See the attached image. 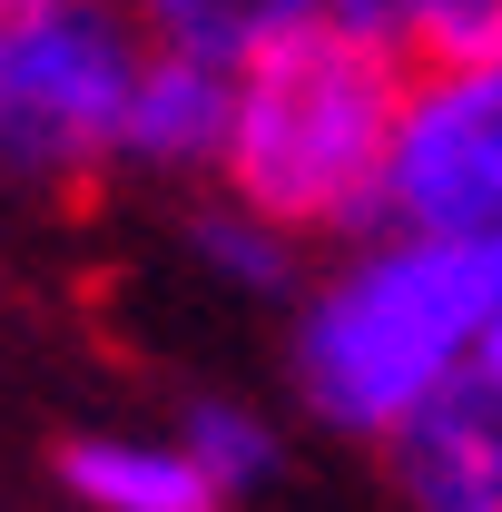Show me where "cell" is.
Segmentation results:
<instances>
[{
    "label": "cell",
    "instance_id": "cell-1",
    "mask_svg": "<svg viewBox=\"0 0 502 512\" xmlns=\"http://www.w3.org/2000/svg\"><path fill=\"white\" fill-rule=\"evenodd\" d=\"M404 109V10L394 0H345L315 10L286 0L276 30L247 50L227 79V148H217V188L237 217L296 237H375V188L384 148Z\"/></svg>",
    "mask_w": 502,
    "mask_h": 512
},
{
    "label": "cell",
    "instance_id": "cell-2",
    "mask_svg": "<svg viewBox=\"0 0 502 512\" xmlns=\"http://www.w3.org/2000/svg\"><path fill=\"white\" fill-rule=\"evenodd\" d=\"M502 316V247L365 237L296 316V394L315 424L384 444Z\"/></svg>",
    "mask_w": 502,
    "mask_h": 512
},
{
    "label": "cell",
    "instance_id": "cell-3",
    "mask_svg": "<svg viewBox=\"0 0 502 512\" xmlns=\"http://www.w3.org/2000/svg\"><path fill=\"white\" fill-rule=\"evenodd\" d=\"M128 79H138V20L99 0H30L0 40V168L69 188L119 158Z\"/></svg>",
    "mask_w": 502,
    "mask_h": 512
},
{
    "label": "cell",
    "instance_id": "cell-4",
    "mask_svg": "<svg viewBox=\"0 0 502 512\" xmlns=\"http://www.w3.org/2000/svg\"><path fill=\"white\" fill-rule=\"evenodd\" d=\"M375 237L502 247V60L493 69H404V109L384 148Z\"/></svg>",
    "mask_w": 502,
    "mask_h": 512
},
{
    "label": "cell",
    "instance_id": "cell-5",
    "mask_svg": "<svg viewBox=\"0 0 502 512\" xmlns=\"http://www.w3.org/2000/svg\"><path fill=\"white\" fill-rule=\"evenodd\" d=\"M384 463L414 512H502V355H463L384 434Z\"/></svg>",
    "mask_w": 502,
    "mask_h": 512
},
{
    "label": "cell",
    "instance_id": "cell-6",
    "mask_svg": "<svg viewBox=\"0 0 502 512\" xmlns=\"http://www.w3.org/2000/svg\"><path fill=\"white\" fill-rule=\"evenodd\" d=\"M217 148H227V79L178 60V50H148V40H138L119 158L158 168V178H188V168H217Z\"/></svg>",
    "mask_w": 502,
    "mask_h": 512
},
{
    "label": "cell",
    "instance_id": "cell-7",
    "mask_svg": "<svg viewBox=\"0 0 502 512\" xmlns=\"http://www.w3.org/2000/svg\"><path fill=\"white\" fill-rule=\"evenodd\" d=\"M50 473H60L69 503H89V512H227L188 473L178 444H138V434H69L50 453Z\"/></svg>",
    "mask_w": 502,
    "mask_h": 512
},
{
    "label": "cell",
    "instance_id": "cell-8",
    "mask_svg": "<svg viewBox=\"0 0 502 512\" xmlns=\"http://www.w3.org/2000/svg\"><path fill=\"white\" fill-rule=\"evenodd\" d=\"M178 453H188V473L217 503H237V493H256V483L276 473V424H266L256 404H237V394H188Z\"/></svg>",
    "mask_w": 502,
    "mask_h": 512
},
{
    "label": "cell",
    "instance_id": "cell-9",
    "mask_svg": "<svg viewBox=\"0 0 502 512\" xmlns=\"http://www.w3.org/2000/svg\"><path fill=\"white\" fill-rule=\"evenodd\" d=\"M188 247L207 256V266H217L227 286H247V296H286V286H296V247H286L276 227H256V217H237L227 197L188 217Z\"/></svg>",
    "mask_w": 502,
    "mask_h": 512
},
{
    "label": "cell",
    "instance_id": "cell-10",
    "mask_svg": "<svg viewBox=\"0 0 502 512\" xmlns=\"http://www.w3.org/2000/svg\"><path fill=\"white\" fill-rule=\"evenodd\" d=\"M502 0H414L404 10V69H493Z\"/></svg>",
    "mask_w": 502,
    "mask_h": 512
},
{
    "label": "cell",
    "instance_id": "cell-11",
    "mask_svg": "<svg viewBox=\"0 0 502 512\" xmlns=\"http://www.w3.org/2000/svg\"><path fill=\"white\" fill-rule=\"evenodd\" d=\"M483 355H502V316H493V335H483Z\"/></svg>",
    "mask_w": 502,
    "mask_h": 512
},
{
    "label": "cell",
    "instance_id": "cell-12",
    "mask_svg": "<svg viewBox=\"0 0 502 512\" xmlns=\"http://www.w3.org/2000/svg\"><path fill=\"white\" fill-rule=\"evenodd\" d=\"M0 40H10V0H0Z\"/></svg>",
    "mask_w": 502,
    "mask_h": 512
}]
</instances>
